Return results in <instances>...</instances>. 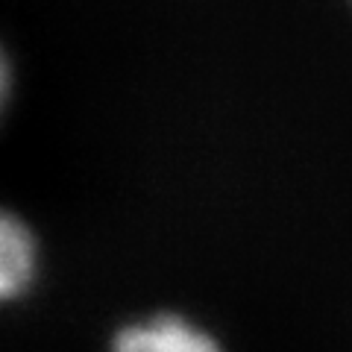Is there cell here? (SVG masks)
<instances>
[{
    "mask_svg": "<svg viewBox=\"0 0 352 352\" xmlns=\"http://www.w3.org/2000/svg\"><path fill=\"white\" fill-rule=\"evenodd\" d=\"M112 352H220L212 335L182 317H153V320L126 326L115 338Z\"/></svg>",
    "mask_w": 352,
    "mask_h": 352,
    "instance_id": "6da1fadb",
    "label": "cell"
},
{
    "mask_svg": "<svg viewBox=\"0 0 352 352\" xmlns=\"http://www.w3.org/2000/svg\"><path fill=\"white\" fill-rule=\"evenodd\" d=\"M36 273V241L18 217L0 212V300H12Z\"/></svg>",
    "mask_w": 352,
    "mask_h": 352,
    "instance_id": "7a4b0ae2",
    "label": "cell"
},
{
    "mask_svg": "<svg viewBox=\"0 0 352 352\" xmlns=\"http://www.w3.org/2000/svg\"><path fill=\"white\" fill-rule=\"evenodd\" d=\"M6 85H9V71H6L3 53H0V103H3V97H6Z\"/></svg>",
    "mask_w": 352,
    "mask_h": 352,
    "instance_id": "3957f363",
    "label": "cell"
}]
</instances>
